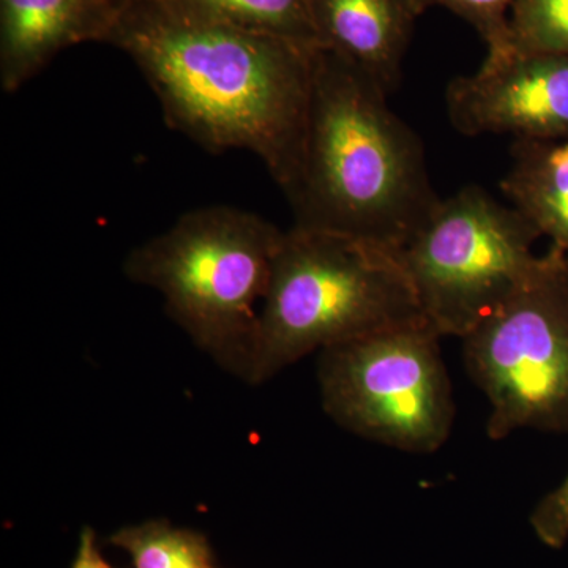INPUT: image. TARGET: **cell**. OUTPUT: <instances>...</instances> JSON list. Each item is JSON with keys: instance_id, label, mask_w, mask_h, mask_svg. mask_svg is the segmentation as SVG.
I'll return each mask as SVG.
<instances>
[{"instance_id": "1", "label": "cell", "mask_w": 568, "mask_h": 568, "mask_svg": "<svg viewBox=\"0 0 568 568\" xmlns=\"http://www.w3.org/2000/svg\"><path fill=\"white\" fill-rule=\"evenodd\" d=\"M104 43L132 59L171 129L207 152H252L284 194L294 189L321 47L203 20L168 0L123 3Z\"/></svg>"}, {"instance_id": "2", "label": "cell", "mask_w": 568, "mask_h": 568, "mask_svg": "<svg viewBox=\"0 0 568 568\" xmlns=\"http://www.w3.org/2000/svg\"><path fill=\"white\" fill-rule=\"evenodd\" d=\"M387 97L353 63L320 48L301 173L286 194L294 226L402 253L435 212L440 197L424 144Z\"/></svg>"}, {"instance_id": "3", "label": "cell", "mask_w": 568, "mask_h": 568, "mask_svg": "<svg viewBox=\"0 0 568 568\" xmlns=\"http://www.w3.org/2000/svg\"><path fill=\"white\" fill-rule=\"evenodd\" d=\"M425 320L402 256L328 231H284L245 381L261 384L308 354Z\"/></svg>"}, {"instance_id": "4", "label": "cell", "mask_w": 568, "mask_h": 568, "mask_svg": "<svg viewBox=\"0 0 568 568\" xmlns=\"http://www.w3.org/2000/svg\"><path fill=\"white\" fill-rule=\"evenodd\" d=\"M284 231L230 205L183 213L123 264L163 294L175 323L220 365L245 377L257 320Z\"/></svg>"}, {"instance_id": "5", "label": "cell", "mask_w": 568, "mask_h": 568, "mask_svg": "<svg viewBox=\"0 0 568 568\" xmlns=\"http://www.w3.org/2000/svg\"><path fill=\"white\" fill-rule=\"evenodd\" d=\"M443 336L425 320L321 351V399L336 425L372 443L429 455L454 429V387Z\"/></svg>"}, {"instance_id": "6", "label": "cell", "mask_w": 568, "mask_h": 568, "mask_svg": "<svg viewBox=\"0 0 568 568\" xmlns=\"http://www.w3.org/2000/svg\"><path fill=\"white\" fill-rule=\"evenodd\" d=\"M489 405L487 435L568 433V256L551 246L528 278L462 338Z\"/></svg>"}, {"instance_id": "7", "label": "cell", "mask_w": 568, "mask_h": 568, "mask_svg": "<svg viewBox=\"0 0 568 568\" xmlns=\"http://www.w3.org/2000/svg\"><path fill=\"white\" fill-rule=\"evenodd\" d=\"M540 233L514 205L478 185L440 200L399 253L426 323L462 339L536 267Z\"/></svg>"}, {"instance_id": "8", "label": "cell", "mask_w": 568, "mask_h": 568, "mask_svg": "<svg viewBox=\"0 0 568 568\" xmlns=\"http://www.w3.org/2000/svg\"><path fill=\"white\" fill-rule=\"evenodd\" d=\"M446 104L465 136L568 140V55L488 54L476 73L448 84Z\"/></svg>"}, {"instance_id": "9", "label": "cell", "mask_w": 568, "mask_h": 568, "mask_svg": "<svg viewBox=\"0 0 568 568\" xmlns=\"http://www.w3.org/2000/svg\"><path fill=\"white\" fill-rule=\"evenodd\" d=\"M119 9L112 0H0V85L20 91L63 50L104 43Z\"/></svg>"}, {"instance_id": "10", "label": "cell", "mask_w": 568, "mask_h": 568, "mask_svg": "<svg viewBox=\"0 0 568 568\" xmlns=\"http://www.w3.org/2000/svg\"><path fill=\"white\" fill-rule=\"evenodd\" d=\"M317 41L353 63L384 92L398 88L416 0H308Z\"/></svg>"}, {"instance_id": "11", "label": "cell", "mask_w": 568, "mask_h": 568, "mask_svg": "<svg viewBox=\"0 0 568 568\" xmlns=\"http://www.w3.org/2000/svg\"><path fill=\"white\" fill-rule=\"evenodd\" d=\"M500 189L541 237L568 256V140H514Z\"/></svg>"}, {"instance_id": "12", "label": "cell", "mask_w": 568, "mask_h": 568, "mask_svg": "<svg viewBox=\"0 0 568 568\" xmlns=\"http://www.w3.org/2000/svg\"><path fill=\"white\" fill-rule=\"evenodd\" d=\"M174 7L242 31L317 44L308 0H168Z\"/></svg>"}, {"instance_id": "13", "label": "cell", "mask_w": 568, "mask_h": 568, "mask_svg": "<svg viewBox=\"0 0 568 568\" xmlns=\"http://www.w3.org/2000/svg\"><path fill=\"white\" fill-rule=\"evenodd\" d=\"M110 544L129 552L134 568H216L203 534L159 519L118 530Z\"/></svg>"}, {"instance_id": "14", "label": "cell", "mask_w": 568, "mask_h": 568, "mask_svg": "<svg viewBox=\"0 0 568 568\" xmlns=\"http://www.w3.org/2000/svg\"><path fill=\"white\" fill-rule=\"evenodd\" d=\"M568 55V0H517L500 52ZM499 54V52H495Z\"/></svg>"}, {"instance_id": "15", "label": "cell", "mask_w": 568, "mask_h": 568, "mask_svg": "<svg viewBox=\"0 0 568 568\" xmlns=\"http://www.w3.org/2000/svg\"><path fill=\"white\" fill-rule=\"evenodd\" d=\"M420 13L444 7L469 22L488 47V54L506 50L508 18L517 0H416Z\"/></svg>"}, {"instance_id": "16", "label": "cell", "mask_w": 568, "mask_h": 568, "mask_svg": "<svg viewBox=\"0 0 568 568\" xmlns=\"http://www.w3.org/2000/svg\"><path fill=\"white\" fill-rule=\"evenodd\" d=\"M530 526L545 547L559 549L568 541V473L558 487L538 500Z\"/></svg>"}, {"instance_id": "17", "label": "cell", "mask_w": 568, "mask_h": 568, "mask_svg": "<svg viewBox=\"0 0 568 568\" xmlns=\"http://www.w3.org/2000/svg\"><path fill=\"white\" fill-rule=\"evenodd\" d=\"M70 568H115L103 558L95 530L91 528L81 530L80 545Z\"/></svg>"}, {"instance_id": "18", "label": "cell", "mask_w": 568, "mask_h": 568, "mask_svg": "<svg viewBox=\"0 0 568 568\" xmlns=\"http://www.w3.org/2000/svg\"><path fill=\"white\" fill-rule=\"evenodd\" d=\"M112 2H114L115 6H118V9H121L123 3L130 2V0H112Z\"/></svg>"}]
</instances>
